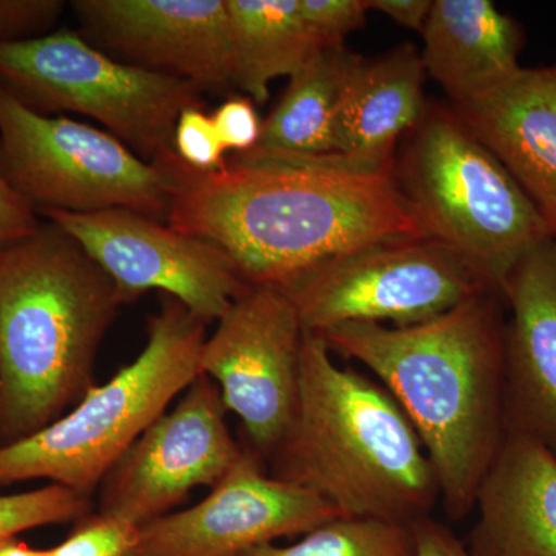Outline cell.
<instances>
[{
    "label": "cell",
    "mask_w": 556,
    "mask_h": 556,
    "mask_svg": "<svg viewBox=\"0 0 556 556\" xmlns=\"http://www.w3.org/2000/svg\"><path fill=\"white\" fill-rule=\"evenodd\" d=\"M121 305L112 278L54 223L0 247V447L89 393Z\"/></svg>",
    "instance_id": "obj_3"
},
{
    "label": "cell",
    "mask_w": 556,
    "mask_h": 556,
    "mask_svg": "<svg viewBox=\"0 0 556 556\" xmlns=\"http://www.w3.org/2000/svg\"><path fill=\"white\" fill-rule=\"evenodd\" d=\"M338 517L317 493L274 478L243 442L237 463L203 501L141 527L138 556H241Z\"/></svg>",
    "instance_id": "obj_13"
},
{
    "label": "cell",
    "mask_w": 556,
    "mask_h": 556,
    "mask_svg": "<svg viewBox=\"0 0 556 556\" xmlns=\"http://www.w3.org/2000/svg\"><path fill=\"white\" fill-rule=\"evenodd\" d=\"M175 150L185 166L201 174L222 170L228 163L214 119L203 112L201 105L185 110L179 115Z\"/></svg>",
    "instance_id": "obj_25"
},
{
    "label": "cell",
    "mask_w": 556,
    "mask_h": 556,
    "mask_svg": "<svg viewBox=\"0 0 556 556\" xmlns=\"http://www.w3.org/2000/svg\"><path fill=\"white\" fill-rule=\"evenodd\" d=\"M417 556H470L464 541L457 540L447 526L433 518L413 525Z\"/></svg>",
    "instance_id": "obj_30"
},
{
    "label": "cell",
    "mask_w": 556,
    "mask_h": 556,
    "mask_svg": "<svg viewBox=\"0 0 556 556\" xmlns=\"http://www.w3.org/2000/svg\"><path fill=\"white\" fill-rule=\"evenodd\" d=\"M475 508L470 556H556V457L508 428Z\"/></svg>",
    "instance_id": "obj_17"
},
{
    "label": "cell",
    "mask_w": 556,
    "mask_h": 556,
    "mask_svg": "<svg viewBox=\"0 0 556 556\" xmlns=\"http://www.w3.org/2000/svg\"><path fill=\"white\" fill-rule=\"evenodd\" d=\"M393 169L255 149L208 174L181 163L167 225L217 244L251 287L283 288L353 249L422 237Z\"/></svg>",
    "instance_id": "obj_1"
},
{
    "label": "cell",
    "mask_w": 556,
    "mask_h": 556,
    "mask_svg": "<svg viewBox=\"0 0 556 556\" xmlns=\"http://www.w3.org/2000/svg\"><path fill=\"white\" fill-rule=\"evenodd\" d=\"M300 16L321 49L345 46L350 33L364 27L368 0H298Z\"/></svg>",
    "instance_id": "obj_26"
},
{
    "label": "cell",
    "mask_w": 556,
    "mask_h": 556,
    "mask_svg": "<svg viewBox=\"0 0 556 556\" xmlns=\"http://www.w3.org/2000/svg\"><path fill=\"white\" fill-rule=\"evenodd\" d=\"M141 527L109 515L90 514L47 556H138Z\"/></svg>",
    "instance_id": "obj_24"
},
{
    "label": "cell",
    "mask_w": 556,
    "mask_h": 556,
    "mask_svg": "<svg viewBox=\"0 0 556 556\" xmlns=\"http://www.w3.org/2000/svg\"><path fill=\"white\" fill-rule=\"evenodd\" d=\"M506 302L484 289L437 318L396 328L346 324L320 336L371 369L426 448L442 508L460 521L507 437Z\"/></svg>",
    "instance_id": "obj_2"
},
{
    "label": "cell",
    "mask_w": 556,
    "mask_h": 556,
    "mask_svg": "<svg viewBox=\"0 0 556 556\" xmlns=\"http://www.w3.org/2000/svg\"><path fill=\"white\" fill-rule=\"evenodd\" d=\"M212 119L226 152L233 150L237 155H241L257 148L263 121L260 119L254 102L249 98H229L215 110Z\"/></svg>",
    "instance_id": "obj_28"
},
{
    "label": "cell",
    "mask_w": 556,
    "mask_h": 556,
    "mask_svg": "<svg viewBox=\"0 0 556 556\" xmlns=\"http://www.w3.org/2000/svg\"><path fill=\"white\" fill-rule=\"evenodd\" d=\"M39 215L78 241L118 288L124 303L149 291L177 299L201 320H219L251 285L211 241L161 225L159 219L109 208L90 214Z\"/></svg>",
    "instance_id": "obj_11"
},
{
    "label": "cell",
    "mask_w": 556,
    "mask_h": 556,
    "mask_svg": "<svg viewBox=\"0 0 556 556\" xmlns=\"http://www.w3.org/2000/svg\"><path fill=\"white\" fill-rule=\"evenodd\" d=\"M369 10H378L402 25L422 33L433 2L431 0H368Z\"/></svg>",
    "instance_id": "obj_31"
},
{
    "label": "cell",
    "mask_w": 556,
    "mask_h": 556,
    "mask_svg": "<svg viewBox=\"0 0 556 556\" xmlns=\"http://www.w3.org/2000/svg\"><path fill=\"white\" fill-rule=\"evenodd\" d=\"M306 331L298 407L269 456V473L317 493L342 517L413 526L441 501L437 471L387 388L334 364Z\"/></svg>",
    "instance_id": "obj_4"
},
{
    "label": "cell",
    "mask_w": 556,
    "mask_h": 556,
    "mask_svg": "<svg viewBox=\"0 0 556 556\" xmlns=\"http://www.w3.org/2000/svg\"><path fill=\"white\" fill-rule=\"evenodd\" d=\"M305 327L277 287H249L204 342L200 372L217 383L228 412L265 463L298 407Z\"/></svg>",
    "instance_id": "obj_10"
},
{
    "label": "cell",
    "mask_w": 556,
    "mask_h": 556,
    "mask_svg": "<svg viewBox=\"0 0 556 556\" xmlns=\"http://www.w3.org/2000/svg\"><path fill=\"white\" fill-rule=\"evenodd\" d=\"M39 226L35 208L14 192L0 170V247L35 232Z\"/></svg>",
    "instance_id": "obj_29"
},
{
    "label": "cell",
    "mask_w": 556,
    "mask_h": 556,
    "mask_svg": "<svg viewBox=\"0 0 556 556\" xmlns=\"http://www.w3.org/2000/svg\"><path fill=\"white\" fill-rule=\"evenodd\" d=\"M72 7L127 64L188 80L200 93L236 86L226 0H76Z\"/></svg>",
    "instance_id": "obj_14"
},
{
    "label": "cell",
    "mask_w": 556,
    "mask_h": 556,
    "mask_svg": "<svg viewBox=\"0 0 556 556\" xmlns=\"http://www.w3.org/2000/svg\"><path fill=\"white\" fill-rule=\"evenodd\" d=\"M91 511V497L60 484L0 496V543L38 527L79 521Z\"/></svg>",
    "instance_id": "obj_23"
},
{
    "label": "cell",
    "mask_w": 556,
    "mask_h": 556,
    "mask_svg": "<svg viewBox=\"0 0 556 556\" xmlns=\"http://www.w3.org/2000/svg\"><path fill=\"white\" fill-rule=\"evenodd\" d=\"M236 54V87L265 104L269 84L299 72L321 50L298 0H226Z\"/></svg>",
    "instance_id": "obj_21"
},
{
    "label": "cell",
    "mask_w": 556,
    "mask_h": 556,
    "mask_svg": "<svg viewBox=\"0 0 556 556\" xmlns=\"http://www.w3.org/2000/svg\"><path fill=\"white\" fill-rule=\"evenodd\" d=\"M0 83L40 115L75 112L97 119L139 159L170 170L181 164L175 129L201 105L188 80L127 64L72 30L0 43Z\"/></svg>",
    "instance_id": "obj_7"
},
{
    "label": "cell",
    "mask_w": 556,
    "mask_h": 556,
    "mask_svg": "<svg viewBox=\"0 0 556 556\" xmlns=\"http://www.w3.org/2000/svg\"><path fill=\"white\" fill-rule=\"evenodd\" d=\"M60 0H0V43L46 38L60 21Z\"/></svg>",
    "instance_id": "obj_27"
},
{
    "label": "cell",
    "mask_w": 556,
    "mask_h": 556,
    "mask_svg": "<svg viewBox=\"0 0 556 556\" xmlns=\"http://www.w3.org/2000/svg\"><path fill=\"white\" fill-rule=\"evenodd\" d=\"M0 170L36 214L129 208L167 222L174 170L139 159L109 131L40 115L0 83Z\"/></svg>",
    "instance_id": "obj_8"
},
{
    "label": "cell",
    "mask_w": 556,
    "mask_h": 556,
    "mask_svg": "<svg viewBox=\"0 0 556 556\" xmlns=\"http://www.w3.org/2000/svg\"><path fill=\"white\" fill-rule=\"evenodd\" d=\"M450 105L503 164L556 239V65L518 68L473 100Z\"/></svg>",
    "instance_id": "obj_16"
},
{
    "label": "cell",
    "mask_w": 556,
    "mask_h": 556,
    "mask_svg": "<svg viewBox=\"0 0 556 556\" xmlns=\"http://www.w3.org/2000/svg\"><path fill=\"white\" fill-rule=\"evenodd\" d=\"M280 289L306 331L324 334L346 324L413 327L493 288L434 241L394 237L327 260Z\"/></svg>",
    "instance_id": "obj_9"
},
{
    "label": "cell",
    "mask_w": 556,
    "mask_h": 556,
    "mask_svg": "<svg viewBox=\"0 0 556 556\" xmlns=\"http://www.w3.org/2000/svg\"><path fill=\"white\" fill-rule=\"evenodd\" d=\"M393 178L420 236L496 291L533 248L554 239L532 201L450 104L427 105L394 160Z\"/></svg>",
    "instance_id": "obj_5"
},
{
    "label": "cell",
    "mask_w": 556,
    "mask_h": 556,
    "mask_svg": "<svg viewBox=\"0 0 556 556\" xmlns=\"http://www.w3.org/2000/svg\"><path fill=\"white\" fill-rule=\"evenodd\" d=\"M222 393L200 375L102 479L98 511L142 527L172 514L197 486H215L243 450L230 433Z\"/></svg>",
    "instance_id": "obj_12"
},
{
    "label": "cell",
    "mask_w": 556,
    "mask_h": 556,
    "mask_svg": "<svg viewBox=\"0 0 556 556\" xmlns=\"http://www.w3.org/2000/svg\"><path fill=\"white\" fill-rule=\"evenodd\" d=\"M426 76L420 53L409 43L372 61L362 58L332 126L334 153L393 169L399 139L426 115Z\"/></svg>",
    "instance_id": "obj_18"
},
{
    "label": "cell",
    "mask_w": 556,
    "mask_h": 556,
    "mask_svg": "<svg viewBox=\"0 0 556 556\" xmlns=\"http://www.w3.org/2000/svg\"><path fill=\"white\" fill-rule=\"evenodd\" d=\"M206 321L163 294L148 343L131 364L38 433L0 447V485L49 479L93 496L124 453L200 372Z\"/></svg>",
    "instance_id": "obj_6"
},
{
    "label": "cell",
    "mask_w": 556,
    "mask_h": 556,
    "mask_svg": "<svg viewBox=\"0 0 556 556\" xmlns=\"http://www.w3.org/2000/svg\"><path fill=\"white\" fill-rule=\"evenodd\" d=\"M362 58L345 46L327 47L295 75L274 112L263 121L260 152L329 155L332 126L354 68Z\"/></svg>",
    "instance_id": "obj_20"
},
{
    "label": "cell",
    "mask_w": 556,
    "mask_h": 556,
    "mask_svg": "<svg viewBox=\"0 0 556 556\" xmlns=\"http://www.w3.org/2000/svg\"><path fill=\"white\" fill-rule=\"evenodd\" d=\"M0 556H47L46 551L33 548L16 538L0 543Z\"/></svg>",
    "instance_id": "obj_32"
},
{
    "label": "cell",
    "mask_w": 556,
    "mask_h": 556,
    "mask_svg": "<svg viewBox=\"0 0 556 556\" xmlns=\"http://www.w3.org/2000/svg\"><path fill=\"white\" fill-rule=\"evenodd\" d=\"M424 68L450 104H463L521 68L525 30L490 0H433L424 30Z\"/></svg>",
    "instance_id": "obj_19"
},
{
    "label": "cell",
    "mask_w": 556,
    "mask_h": 556,
    "mask_svg": "<svg viewBox=\"0 0 556 556\" xmlns=\"http://www.w3.org/2000/svg\"><path fill=\"white\" fill-rule=\"evenodd\" d=\"M241 556H417L413 526L380 519L338 517L292 546L265 544Z\"/></svg>",
    "instance_id": "obj_22"
},
{
    "label": "cell",
    "mask_w": 556,
    "mask_h": 556,
    "mask_svg": "<svg viewBox=\"0 0 556 556\" xmlns=\"http://www.w3.org/2000/svg\"><path fill=\"white\" fill-rule=\"evenodd\" d=\"M506 321L507 430L556 457V239L533 248L501 288Z\"/></svg>",
    "instance_id": "obj_15"
}]
</instances>
